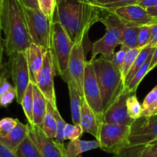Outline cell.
<instances>
[{
    "label": "cell",
    "instance_id": "obj_6",
    "mask_svg": "<svg viewBox=\"0 0 157 157\" xmlns=\"http://www.w3.org/2000/svg\"><path fill=\"white\" fill-rule=\"evenodd\" d=\"M22 9L32 43L46 51L49 50L52 21L40 10L27 8L23 6Z\"/></svg>",
    "mask_w": 157,
    "mask_h": 157
},
{
    "label": "cell",
    "instance_id": "obj_44",
    "mask_svg": "<svg viewBox=\"0 0 157 157\" xmlns=\"http://www.w3.org/2000/svg\"><path fill=\"white\" fill-rule=\"evenodd\" d=\"M19 2L22 4V6L27 7V8L39 10V3H38L37 0H19Z\"/></svg>",
    "mask_w": 157,
    "mask_h": 157
},
{
    "label": "cell",
    "instance_id": "obj_26",
    "mask_svg": "<svg viewBox=\"0 0 157 157\" xmlns=\"http://www.w3.org/2000/svg\"><path fill=\"white\" fill-rule=\"evenodd\" d=\"M15 152L17 157H43L29 136L19 145Z\"/></svg>",
    "mask_w": 157,
    "mask_h": 157
},
{
    "label": "cell",
    "instance_id": "obj_47",
    "mask_svg": "<svg viewBox=\"0 0 157 157\" xmlns=\"http://www.w3.org/2000/svg\"><path fill=\"white\" fill-rule=\"evenodd\" d=\"M146 12L150 17L157 20V6L146 9Z\"/></svg>",
    "mask_w": 157,
    "mask_h": 157
},
{
    "label": "cell",
    "instance_id": "obj_23",
    "mask_svg": "<svg viewBox=\"0 0 157 157\" xmlns=\"http://www.w3.org/2000/svg\"><path fill=\"white\" fill-rule=\"evenodd\" d=\"M154 49H155V47H152V46H146V47L141 49L140 53L138 54L135 62H134L133 65H132V68L130 69L129 73L127 74L126 78H125L124 90L126 89V87L127 86L129 82L131 81L132 77H133L134 75H135V74L136 73L137 71H138L139 69L143 66V64L146 63L148 57H149V56L150 55V53L152 52V50H153Z\"/></svg>",
    "mask_w": 157,
    "mask_h": 157
},
{
    "label": "cell",
    "instance_id": "obj_51",
    "mask_svg": "<svg viewBox=\"0 0 157 157\" xmlns=\"http://www.w3.org/2000/svg\"><path fill=\"white\" fill-rule=\"evenodd\" d=\"M78 157H83V156H82V155H78Z\"/></svg>",
    "mask_w": 157,
    "mask_h": 157
},
{
    "label": "cell",
    "instance_id": "obj_13",
    "mask_svg": "<svg viewBox=\"0 0 157 157\" xmlns=\"http://www.w3.org/2000/svg\"><path fill=\"white\" fill-rule=\"evenodd\" d=\"M86 63V60L84 52L83 43H75L71 51L66 73L69 74L75 83L78 93L82 99H84L83 81Z\"/></svg>",
    "mask_w": 157,
    "mask_h": 157
},
{
    "label": "cell",
    "instance_id": "obj_30",
    "mask_svg": "<svg viewBox=\"0 0 157 157\" xmlns=\"http://www.w3.org/2000/svg\"><path fill=\"white\" fill-rule=\"evenodd\" d=\"M126 109L128 115L132 120H136L142 116L143 108L137 99L136 93H130L126 99Z\"/></svg>",
    "mask_w": 157,
    "mask_h": 157
},
{
    "label": "cell",
    "instance_id": "obj_11",
    "mask_svg": "<svg viewBox=\"0 0 157 157\" xmlns=\"http://www.w3.org/2000/svg\"><path fill=\"white\" fill-rule=\"evenodd\" d=\"M29 126V135L43 157H67L64 144L57 143L55 139L48 137L39 126L30 125Z\"/></svg>",
    "mask_w": 157,
    "mask_h": 157
},
{
    "label": "cell",
    "instance_id": "obj_27",
    "mask_svg": "<svg viewBox=\"0 0 157 157\" xmlns=\"http://www.w3.org/2000/svg\"><path fill=\"white\" fill-rule=\"evenodd\" d=\"M137 1L138 0H93L91 2L100 10L113 12L116 9L136 4Z\"/></svg>",
    "mask_w": 157,
    "mask_h": 157
},
{
    "label": "cell",
    "instance_id": "obj_3",
    "mask_svg": "<svg viewBox=\"0 0 157 157\" xmlns=\"http://www.w3.org/2000/svg\"><path fill=\"white\" fill-rule=\"evenodd\" d=\"M102 10L88 0H72L66 33L72 43H83L90 28L99 22Z\"/></svg>",
    "mask_w": 157,
    "mask_h": 157
},
{
    "label": "cell",
    "instance_id": "obj_8",
    "mask_svg": "<svg viewBox=\"0 0 157 157\" xmlns=\"http://www.w3.org/2000/svg\"><path fill=\"white\" fill-rule=\"evenodd\" d=\"M9 56L10 72L16 92V101L17 103L21 104L27 87L31 82L26 52H15Z\"/></svg>",
    "mask_w": 157,
    "mask_h": 157
},
{
    "label": "cell",
    "instance_id": "obj_43",
    "mask_svg": "<svg viewBox=\"0 0 157 157\" xmlns=\"http://www.w3.org/2000/svg\"><path fill=\"white\" fill-rule=\"evenodd\" d=\"M136 4L142 8L146 10L148 8L157 6V0H138Z\"/></svg>",
    "mask_w": 157,
    "mask_h": 157
},
{
    "label": "cell",
    "instance_id": "obj_24",
    "mask_svg": "<svg viewBox=\"0 0 157 157\" xmlns=\"http://www.w3.org/2000/svg\"><path fill=\"white\" fill-rule=\"evenodd\" d=\"M140 28V26L129 25L125 24L121 32L122 45L126 46L129 49L137 48Z\"/></svg>",
    "mask_w": 157,
    "mask_h": 157
},
{
    "label": "cell",
    "instance_id": "obj_21",
    "mask_svg": "<svg viewBox=\"0 0 157 157\" xmlns=\"http://www.w3.org/2000/svg\"><path fill=\"white\" fill-rule=\"evenodd\" d=\"M99 148L98 140H81L80 139L70 140L66 147V156L78 157L83 152Z\"/></svg>",
    "mask_w": 157,
    "mask_h": 157
},
{
    "label": "cell",
    "instance_id": "obj_5",
    "mask_svg": "<svg viewBox=\"0 0 157 157\" xmlns=\"http://www.w3.org/2000/svg\"><path fill=\"white\" fill-rule=\"evenodd\" d=\"M74 43L58 21L52 23L50 50L56 75H63L67 72L69 56Z\"/></svg>",
    "mask_w": 157,
    "mask_h": 157
},
{
    "label": "cell",
    "instance_id": "obj_50",
    "mask_svg": "<svg viewBox=\"0 0 157 157\" xmlns=\"http://www.w3.org/2000/svg\"><path fill=\"white\" fill-rule=\"evenodd\" d=\"M2 2H3V0H0V10H1V7L2 6Z\"/></svg>",
    "mask_w": 157,
    "mask_h": 157
},
{
    "label": "cell",
    "instance_id": "obj_31",
    "mask_svg": "<svg viewBox=\"0 0 157 157\" xmlns=\"http://www.w3.org/2000/svg\"><path fill=\"white\" fill-rule=\"evenodd\" d=\"M140 50H141V49H140V48H133V49H129L126 52V56H125L124 61H123V66H122L121 70H120L121 71L123 84H124L125 78H126L127 74L129 73L130 69L132 68V65H133L138 54L140 53Z\"/></svg>",
    "mask_w": 157,
    "mask_h": 157
},
{
    "label": "cell",
    "instance_id": "obj_37",
    "mask_svg": "<svg viewBox=\"0 0 157 157\" xmlns=\"http://www.w3.org/2000/svg\"><path fill=\"white\" fill-rule=\"evenodd\" d=\"M18 119L6 117L0 120V137H5L13 130L17 125Z\"/></svg>",
    "mask_w": 157,
    "mask_h": 157
},
{
    "label": "cell",
    "instance_id": "obj_14",
    "mask_svg": "<svg viewBox=\"0 0 157 157\" xmlns=\"http://www.w3.org/2000/svg\"><path fill=\"white\" fill-rule=\"evenodd\" d=\"M129 94L127 90H123L117 99L104 111L102 123L132 126L135 120L129 117L126 109V99Z\"/></svg>",
    "mask_w": 157,
    "mask_h": 157
},
{
    "label": "cell",
    "instance_id": "obj_17",
    "mask_svg": "<svg viewBox=\"0 0 157 157\" xmlns=\"http://www.w3.org/2000/svg\"><path fill=\"white\" fill-rule=\"evenodd\" d=\"M25 52L29 69L30 80L33 84H35L36 76L43 66L46 51L40 46L32 43Z\"/></svg>",
    "mask_w": 157,
    "mask_h": 157
},
{
    "label": "cell",
    "instance_id": "obj_33",
    "mask_svg": "<svg viewBox=\"0 0 157 157\" xmlns=\"http://www.w3.org/2000/svg\"><path fill=\"white\" fill-rule=\"evenodd\" d=\"M54 116H55L56 122V135L55 140L57 143L64 144V130L67 123L65 122L60 115L58 108L54 109Z\"/></svg>",
    "mask_w": 157,
    "mask_h": 157
},
{
    "label": "cell",
    "instance_id": "obj_10",
    "mask_svg": "<svg viewBox=\"0 0 157 157\" xmlns=\"http://www.w3.org/2000/svg\"><path fill=\"white\" fill-rule=\"evenodd\" d=\"M56 74L55 66L50 50L46 51L45 54L43 66L36 76L35 85L43 93L48 102L52 106L57 107L56 96L54 76Z\"/></svg>",
    "mask_w": 157,
    "mask_h": 157
},
{
    "label": "cell",
    "instance_id": "obj_39",
    "mask_svg": "<svg viewBox=\"0 0 157 157\" xmlns=\"http://www.w3.org/2000/svg\"><path fill=\"white\" fill-rule=\"evenodd\" d=\"M15 99H16V92L14 88L0 96V106L7 107L13 102Z\"/></svg>",
    "mask_w": 157,
    "mask_h": 157
},
{
    "label": "cell",
    "instance_id": "obj_52",
    "mask_svg": "<svg viewBox=\"0 0 157 157\" xmlns=\"http://www.w3.org/2000/svg\"><path fill=\"white\" fill-rule=\"evenodd\" d=\"M88 1H90V2H93V0H88Z\"/></svg>",
    "mask_w": 157,
    "mask_h": 157
},
{
    "label": "cell",
    "instance_id": "obj_29",
    "mask_svg": "<svg viewBox=\"0 0 157 157\" xmlns=\"http://www.w3.org/2000/svg\"><path fill=\"white\" fill-rule=\"evenodd\" d=\"M157 103V85L146 95L142 104L143 113L141 117H151Z\"/></svg>",
    "mask_w": 157,
    "mask_h": 157
},
{
    "label": "cell",
    "instance_id": "obj_41",
    "mask_svg": "<svg viewBox=\"0 0 157 157\" xmlns=\"http://www.w3.org/2000/svg\"><path fill=\"white\" fill-rule=\"evenodd\" d=\"M0 157H17L15 151L0 143Z\"/></svg>",
    "mask_w": 157,
    "mask_h": 157
},
{
    "label": "cell",
    "instance_id": "obj_49",
    "mask_svg": "<svg viewBox=\"0 0 157 157\" xmlns=\"http://www.w3.org/2000/svg\"><path fill=\"white\" fill-rule=\"evenodd\" d=\"M1 33H2V26H1V20H0V39L2 38V36H1Z\"/></svg>",
    "mask_w": 157,
    "mask_h": 157
},
{
    "label": "cell",
    "instance_id": "obj_1",
    "mask_svg": "<svg viewBox=\"0 0 157 157\" xmlns=\"http://www.w3.org/2000/svg\"><path fill=\"white\" fill-rule=\"evenodd\" d=\"M2 31L7 55L26 52L32 43L22 6L19 0H3L0 10Z\"/></svg>",
    "mask_w": 157,
    "mask_h": 157
},
{
    "label": "cell",
    "instance_id": "obj_16",
    "mask_svg": "<svg viewBox=\"0 0 157 157\" xmlns=\"http://www.w3.org/2000/svg\"><path fill=\"white\" fill-rule=\"evenodd\" d=\"M63 79L67 83L70 99L71 115L72 120L74 125H80L81 109H82V99L78 93L76 85L68 73H65L63 75Z\"/></svg>",
    "mask_w": 157,
    "mask_h": 157
},
{
    "label": "cell",
    "instance_id": "obj_32",
    "mask_svg": "<svg viewBox=\"0 0 157 157\" xmlns=\"http://www.w3.org/2000/svg\"><path fill=\"white\" fill-rule=\"evenodd\" d=\"M146 145H129L123 148L113 157H142Z\"/></svg>",
    "mask_w": 157,
    "mask_h": 157
},
{
    "label": "cell",
    "instance_id": "obj_19",
    "mask_svg": "<svg viewBox=\"0 0 157 157\" xmlns=\"http://www.w3.org/2000/svg\"><path fill=\"white\" fill-rule=\"evenodd\" d=\"M28 135V124H23L19 120L16 126L10 134L5 137H0V143L15 151Z\"/></svg>",
    "mask_w": 157,
    "mask_h": 157
},
{
    "label": "cell",
    "instance_id": "obj_40",
    "mask_svg": "<svg viewBox=\"0 0 157 157\" xmlns=\"http://www.w3.org/2000/svg\"><path fill=\"white\" fill-rule=\"evenodd\" d=\"M142 157H157V140H153L145 146Z\"/></svg>",
    "mask_w": 157,
    "mask_h": 157
},
{
    "label": "cell",
    "instance_id": "obj_15",
    "mask_svg": "<svg viewBox=\"0 0 157 157\" xmlns=\"http://www.w3.org/2000/svg\"><path fill=\"white\" fill-rule=\"evenodd\" d=\"M122 21L129 25L142 26L157 23L156 19L149 16L146 10L137 4L126 6L113 11Z\"/></svg>",
    "mask_w": 157,
    "mask_h": 157
},
{
    "label": "cell",
    "instance_id": "obj_9",
    "mask_svg": "<svg viewBox=\"0 0 157 157\" xmlns=\"http://www.w3.org/2000/svg\"><path fill=\"white\" fill-rule=\"evenodd\" d=\"M84 99L94 112L99 123H102L103 109L100 90L96 79L93 62L86 61L83 81Z\"/></svg>",
    "mask_w": 157,
    "mask_h": 157
},
{
    "label": "cell",
    "instance_id": "obj_12",
    "mask_svg": "<svg viewBox=\"0 0 157 157\" xmlns=\"http://www.w3.org/2000/svg\"><path fill=\"white\" fill-rule=\"evenodd\" d=\"M157 140V116L140 117L133 122L129 134V145H146Z\"/></svg>",
    "mask_w": 157,
    "mask_h": 157
},
{
    "label": "cell",
    "instance_id": "obj_22",
    "mask_svg": "<svg viewBox=\"0 0 157 157\" xmlns=\"http://www.w3.org/2000/svg\"><path fill=\"white\" fill-rule=\"evenodd\" d=\"M55 108H57V107L52 106L49 102H47L46 113L45 114L41 127H40L48 137L52 139H55L56 135V118L54 116Z\"/></svg>",
    "mask_w": 157,
    "mask_h": 157
},
{
    "label": "cell",
    "instance_id": "obj_35",
    "mask_svg": "<svg viewBox=\"0 0 157 157\" xmlns=\"http://www.w3.org/2000/svg\"><path fill=\"white\" fill-rule=\"evenodd\" d=\"M152 39L150 25H142L140 28L137 48L143 49L150 43Z\"/></svg>",
    "mask_w": 157,
    "mask_h": 157
},
{
    "label": "cell",
    "instance_id": "obj_2",
    "mask_svg": "<svg viewBox=\"0 0 157 157\" xmlns=\"http://www.w3.org/2000/svg\"><path fill=\"white\" fill-rule=\"evenodd\" d=\"M100 90L103 113L124 90L121 71L110 59L100 56L93 61Z\"/></svg>",
    "mask_w": 157,
    "mask_h": 157
},
{
    "label": "cell",
    "instance_id": "obj_28",
    "mask_svg": "<svg viewBox=\"0 0 157 157\" xmlns=\"http://www.w3.org/2000/svg\"><path fill=\"white\" fill-rule=\"evenodd\" d=\"M23 109L24 113L25 115L28 123L30 125H34L33 123V83L30 82L29 85L27 87L26 91L24 94L22 98V102L20 104Z\"/></svg>",
    "mask_w": 157,
    "mask_h": 157
},
{
    "label": "cell",
    "instance_id": "obj_36",
    "mask_svg": "<svg viewBox=\"0 0 157 157\" xmlns=\"http://www.w3.org/2000/svg\"><path fill=\"white\" fill-rule=\"evenodd\" d=\"M83 130L80 125L66 124L64 130L65 140H74L79 139L83 134Z\"/></svg>",
    "mask_w": 157,
    "mask_h": 157
},
{
    "label": "cell",
    "instance_id": "obj_18",
    "mask_svg": "<svg viewBox=\"0 0 157 157\" xmlns=\"http://www.w3.org/2000/svg\"><path fill=\"white\" fill-rule=\"evenodd\" d=\"M100 124L101 123L98 120L94 112L92 110L85 99H82L80 126H82L83 132L91 134L97 140Z\"/></svg>",
    "mask_w": 157,
    "mask_h": 157
},
{
    "label": "cell",
    "instance_id": "obj_38",
    "mask_svg": "<svg viewBox=\"0 0 157 157\" xmlns=\"http://www.w3.org/2000/svg\"><path fill=\"white\" fill-rule=\"evenodd\" d=\"M129 48L126 47V46H123V45H121V48L118 52H115L114 55L110 58L111 61L117 66L119 69L121 70V67L123 66V61H124L125 56H126V52L128 51Z\"/></svg>",
    "mask_w": 157,
    "mask_h": 157
},
{
    "label": "cell",
    "instance_id": "obj_45",
    "mask_svg": "<svg viewBox=\"0 0 157 157\" xmlns=\"http://www.w3.org/2000/svg\"><path fill=\"white\" fill-rule=\"evenodd\" d=\"M5 42L2 38L0 39V77L2 75V68H3V56L5 52Z\"/></svg>",
    "mask_w": 157,
    "mask_h": 157
},
{
    "label": "cell",
    "instance_id": "obj_7",
    "mask_svg": "<svg viewBox=\"0 0 157 157\" xmlns=\"http://www.w3.org/2000/svg\"><path fill=\"white\" fill-rule=\"evenodd\" d=\"M131 126L101 123L97 140L99 149L108 153L116 154L129 146Z\"/></svg>",
    "mask_w": 157,
    "mask_h": 157
},
{
    "label": "cell",
    "instance_id": "obj_42",
    "mask_svg": "<svg viewBox=\"0 0 157 157\" xmlns=\"http://www.w3.org/2000/svg\"><path fill=\"white\" fill-rule=\"evenodd\" d=\"M150 30L151 35H152V39H151L150 43L148 46L155 48L157 46V23L151 25Z\"/></svg>",
    "mask_w": 157,
    "mask_h": 157
},
{
    "label": "cell",
    "instance_id": "obj_46",
    "mask_svg": "<svg viewBox=\"0 0 157 157\" xmlns=\"http://www.w3.org/2000/svg\"><path fill=\"white\" fill-rule=\"evenodd\" d=\"M157 66V46L154 49L153 54H152V60H151L150 63V69H149V71L152 70L154 68H155Z\"/></svg>",
    "mask_w": 157,
    "mask_h": 157
},
{
    "label": "cell",
    "instance_id": "obj_34",
    "mask_svg": "<svg viewBox=\"0 0 157 157\" xmlns=\"http://www.w3.org/2000/svg\"><path fill=\"white\" fill-rule=\"evenodd\" d=\"M39 10H41L51 21L53 22L56 9L57 0H37Z\"/></svg>",
    "mask_w": 157,
    "mask_h": 157
},
{
    "label": "cell",
    "instance_id": "obj_48",
    "mask_svg": "<svg viewBox=\"0 0 157 157\" xmlns=\"http://www.w3.org/2000/svg\"><path fill=\"white\" fill-rule=\"evenodd\" d=\"M157 116V103H156V108H155V109L154 110L153 113H152V116Z\"/></svg>",
    "mask_w": 157,
    "mask_h": 157
},
{
    "label": "cell",
    "instance_id": "obj_25",
    "mask_svg": "<svg viewBox=\"0 0 157 157\" xmlns=\"http://www.w3.org/2000/svg\"><path fill=\"white\" fill-rule=\"evenodd\" d=\"M154 49L152 50V52H151L150 55L149 56L146 63H145L144 64H143V66L137 71L136 73L135 74V75L132 77L131 81L129 82L127 86L126 87V90H127L130 93H133L136 92V90L137 88H138L140 82H141L142 80L144 78V77L147 75L148 72H150V71H149V69H150V63L152 58V54H153Z\"/></svg>",
    "mask_w": 157,
    "mask_h": 157
},
{
    "label": "cell",
    "instance_id": "obj_20",
    "mask_svg": "<svg viewBox=\"0 0 157 157\" xmlns=\"http://www.w3.org/2000/svg\"><path fill=\"white\" fill-rule=\"evenodd\" d=\"M47 100L40 90L35 84H33V123L36 126L41 127L46 113Z\"/></svg>",
    "mask_w": 157,
    "mask_h": 157
},
{
    "label": "cell",
    "instance_id": "obj_4",
    "mask_svg": "<svg viewBox=\"0 0 157 157\" xmlns=\"http://www.w3.org/2000/svg\"><path fill=\"white\" fill-rule=\"evenodd\" d=\"M99 22L105 26V33L93 44L92 58L90 60L91 62L97 58L99 54L107 59L114 55L116 48L122 45L121 32L126 24L113 12L105 10L101 12Z\"/></svg>",
    "mask_w": 157,
    "mask_h": 157
}]
</instances>
